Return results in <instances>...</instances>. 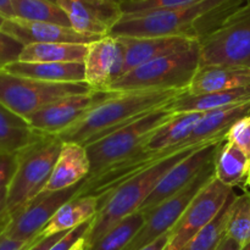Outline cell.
<instances>
[{"mask_svg": "<svg viewBox=\"0 0 250 250\" xmlns=\"http://www.w3.org/2000/svg\"><path fill=\"white\" fill-rule=\"evenodd\" d=\"M90 175V160L85 146L62 143L53 172L42 192H59L82 183Z\"/></svg>", "mask_w": 250, "mask_h": 250, "instance_id": "obj_18", "label": "cell"}, {"mask_svg": "<svg viewBox=\"0 0 250 250\" xmlns=\"http://www.w3.org/2000/svg\"><path fill=\"white\" fill-rule=\"evenodd\" d=\"M225 141L211 142L195 148L192 153L178 161L175 166L166 172V175L159 181L158 186L154 188L146 202L143 203L138 211L144 215L165 202L168 198L173 197L178 192L187 187L203 170L208 164L211 163L217 155L220 146Z\"/></svg>", "mask_w": 250, "mask_h": 250, "instance_id": "obj_12", "label": "cell"}, {"mask_svg": "<svg viewBox=\"0 0 250 250\" xmlns=\"http://www.w3.org/2000/svg\"><path fill=\"white\" fill-rule=\"evenodd\" d=\"M0 29L23 45L37 43L89 44L102 38L100 36L80 33L72 27L51 22L28 21L19 17L5 20Z\"/></svg>", "mask_w": 250, "mask_h": 250, "instance_id": "obj_16", "label": "cell"}, {"mask_svg": "<svg viewBox=\"0 0 250 250\" xmlns=\"http://www.w3.org/2000/svg\"><path fill=\"white\" fill-rule=\"evenodd\" d=\"M6 205H7V188H4V189H0V220L7 214Z\"/></svg>", "mask_w": 250, "mask_h": 250, "instance_id": "obj_41", "label": "cell"}, {"mask_svg": "<svg viewBox=\"0 0 250 250\" xmlns=\"http://www.w3.org/2000/svg\"><path fill=\"white\" fill-rule=\"evenodd\" d=\"M92 90L85 82H45L0 71V104L26 120L50 103Z\"/></svg>", "mask_w": 250, "mask_h": 250, "instance_id": "obj_7", "label": "cell"}, {"mask_svg": "<svg viewBox=\"0 0 250 250\" xmlns=\"http://www.w3.org/2000/svg\"><path fill=\"white\" fill-rule=\"evenodd\" d=\"M62 146L58 136L39 134L38 138L17 153V170L7 187L6 210L14 215L43 190L53 172Z\"/></svg>", "mask_w": 250, "mask_h": 250, "instance_id": "obj_4", "label": "cell"}, {"mask_svg": "<svg viewBox=\"0 0 250 250\" xmlns=\"http://www.w3.org/2000/svg\"><path fill=\"white\" fill-rule=\"evenodd\" d=\"M125 51L117 37H102L87 45L83 66L84 82L94 90L107 92L110 85L124 73Z\"/></svg>", "mask_w": 250, "mask_h": 250, "instance_id": "obj_14", "label": "cell"}, {"mask_svg": "<svg viewBox=\"0 0 250 250\" xmlns=\"http://www.w3.org/2000/svg\"><path fill=\"white\" fill-rule=\"evenodd\" d=\"M39 134L24 117L0 104V154L20 153L33 143Z\"/></svg>", "mask_w": 250, "mask_h": 250, "instance_id": "obj_25", "label": "cell"}, {"mask_svg": "<svg viewBox=\"0 0 250 250\" xmlns=\"http://www.w3.org/2000/svg\"><path fill=\"white\" fill-rule=\"evenodd\" d=\"M88 44L37 43L24 45L19 61L23 62H83Z\"/></svg>", "mask_w": 250, "mask_h": 250, "instance_id": "obj_26", "label": "cell"}, {"mask_svg": "<svg viewBox=\"0 0 250 250\" xmlns=\"http://www.w3.org/2000/svg\"><path fill=\"white\" fill-rule=\"evenodd\" d=\"M17 170V154H0V189L7 188Z\"/></svg>", "mask_w": 250, "mask_h": 250, "instance_id": "obj_34", "label": "cell"}, {"mask_svg": "<svg viewBox=\"0 0 250 250\" xmlns=\"http://www.w3.org/2000/svg\"><path fill=\"white\" fill-rule=\"evenodd\" d=\"M146 222V215L141 211L125 217L107 229L88 250H124L136 237Z\"/></svg>", "mask_w": 250, "mask_h": 250, "instance_id": "obj_27", "label": "cell"}, {"mask_svg": "<svg viewBox=\"0 0 250 250\" xmlns=\"http://www.w3.org/2000/svg\"><path fill=\"white\" fill-rule=\"evenodd\" d=\"M5 72L54 83L84 82L83 62H23L15 61Z\"/></svg>", "mask_w": 250, "mask_h": 250, "instance_id": "obj_22", "label": "cell"}, {"mask_svg": "<svg viewBox=\"0 0 250 250\" xmlns=\"http://www.w3.org/2000/svg\"><path fill=\"white\" fill-rule=\"evenodd\" d=\"M168 236H170V232L167 234H165V236L160 237L159 239H156V241H154L153 243L148 244L146 247L142 248L141 250H164L168 242Z\"/></svg>", "mask_w": 250, "mask_h": 250, "instance_id": "obj_38", "label": "cell"}, {"mask_svg": "<svg viewBox=\"0 0 250 250\" xmlns=\"http://www.w3.org/2000/svg\"><path fill=\"white\" fill-rule=\"evenodd\" d=\"M250 85V67L233 65H200L195 71L187 95H203Z\"/></svg>", "mask_w": 250, "mask_h": 250, "instance_id": "obj_19", "label": "cell"}, {"mask_svg": "<svg viewBox=\"0 0 250 250\" xmlns=\"http://www.w3.org/2000/svg\"><path fill=\"white\" fill-rule=\"evenodd\" d=\"M125 51L124 73L146 62L188 50L199 44L198 41L181 37H119Z\"/></svg>", "mask_w": 250, "mask_h": 250, "instance_id": "obj_17", "label": "cell"}, {"mask_svg": "<svg viewBox=\"0 0 250 250\" xmlns=\"http://www.w3.org/2000/svg\"><path fill=\"white\" fill-rule=\"evenodd\" d=\"M23 46V44L0 29V71L20 60Z\"/></svg>", "mask_w": 250, "mask_h": 250, "instance_id": "obj_32", "label": "cell"}, {"mask_svg": "<svg viewBox=\"0 0 250 250\" xmlns=\"http://www.w3.org/2000/svg\"><path fill=\"white\" fill-rule=\"evenodd\" d=\"M119 1H120V0H119Z\"/></svg>", "mask_w": 250, "mask_h": 250, "instance_id": "obj_47", "label": "cell"}, {"mask_svg": "<svg viewBox=\"0 0 250 250\" xmlns=\"http://www.w3.org/2000/svg\"><path fill=\"white\" fill-rule=\"evenodd\" d=\"M203 116L204 112L199 111L177 112L165 125L156 129L142 151L164 155L181 151L180 146L189 138Z\"/></svg>", "mask_w": 250, "mask_h": 250, "instance_id": "obj_20", "label": "cell"}, {"mask_svg": "<svg viewBox=\"0 0 250 250\" xmlns=\"http://www.w3.org/2000/svg\"><path fill=\"white\" fill-rule=\"evenodd\" d=\"M0 16L4 17L5 20L15 17L11 0H0Z\"/></svg>", "mask_w": 250, "mask_h": 250, "instance_id": "obj_39", "label": "cell"}, {"mask_svg": "<svg viewBox=\"0 0 250 250\" xmlns=\"http://www.w3.org/2000/svg\"><path fill=\"white\" fill-rule=\"evenodd\" d=\"M50 1H54V2H56V0H50Z\"/></svg>", "mask_w": 250, "mask_h": 250, "instance_id": "obj_46", "label": "cell"}, {"mask_svg": "<svg viewBox=\"0 0 250 250\" xmlns=\"http://www.w3.org/2000/svg\"><path fill=\"white\" fill-rule=\"evenodd\" d=\"M70 250H88V244L85 241V237H82L77 241V243L72 247Z\"/></svg>", "mask_w": 250, "mask_h": 250, "instance_id": "obj_43", "label": "cell"}, {"mask_svg": "<svg viewBox=\"0 0 250 250\" xmlns=\"http://www.w3.org/2000/svg\"><path fill=\"white\" fill-rule=\"evenodd\" d=\"M237 194H232L227 200L224 209L216 217L202 229L194 238L190 239L181 250H217L220 244L226 237L227 220H229V208Z\"/></svg>", "mask_w": 250, "mask_h": 250, "instance_id": "obj_29", "label": "cell"}, {"mask_svg": "<svg viewBox=\"0 0 250 250\" xmlns=\"http://www.w3.org/2000/svg\"><path fill=\"white\" fill-rule=\"evenodd\" d=\"M4 21H5L4 17L0 16V28H1V26H2V23H4Z\"/></svg>", "mask_w": 250, "mask_h": 250, "instance_id": "obj_45", "label": "cell"}, {"mask_svg": "<svg viewBox=\"0 0 250 250\" xmlns=\"http://www.w3.org/2000/svg\"><path fill=\"white\" fill-rule=\"evenodd\" d=\"M226 236L242 247L250 243V190L236 195L227 220Z\"/></svg>", "mask_w": 250, "mask_h": 250, "instance_id": "obj_30", "label": "cell"}, {"mask_svg": "<svg viewBox=\"0 0 250 250\" xmlns=\"http://www.w3.org/2000/svg\"><path fill=\"white\" fill-rule=\"evenodd\" d=\"M10 220H11V215H10L9 212H7V214L5 215V216L2 217L1 220H0V237L4 234L5 229H6V227H7V225H9Z\"/></svg>", "mask_w": 250, "mask_h": 250, "instance_id": "obj_42", "label": "cell"}, {"mask_svg": "<svg viewBox=\"0 0 250 250\" xmlns=\"http://www.w3.org/2000/svg\"><path fill=\"white\" fill-rule=\"evenodd\" d=\"M226 142L238 146L250 158V116L237 121L229 129Z\"/></svg>", "mask_w": 250, "mask_h": 250, "instance_id": "obj_33", "label": "cell"}, {"mask_svg": "<svg viewBox=\"0 0 250 250\" xmlns=\"http://www.w3.org/2000/svg\"><path fill=\"white\" fill-rule=\"evenodd\" d=\"M99 210V199L93 195L75 197L62 205L48 222L42 236L49 237L68 232L92 221Z\"/></svg>", "mask_w": 250, "mask_h": 250, "instance_id": "obj_23", "label": "cell"}, {"mask_svg": "<svg viewBox=\"0 0 250 250\" xmlns=\"http://www.w3.org/2000/svg\"><path fill=\"white\" fill-rule=\"evenodd\" d=\"M244 0H202L161 11L122 15L110 36L181 37L200 41L219 28Z\"/></svg>", "mask_w": 250, "mask_h": 250, "instance_id": "obj_1", "label": "cell"}, {"mask_svg": "<svg viewBox=\"0 0 250 250\" xmlns=\"http://www.w3.org/2000/svg\"><path fill=\"white\" fill-rule=\"evenodd\" d=\"M241 250H250V243L246 244V246L242 247V249H241Z\"/></svg>", "mask_w": 250, "mask_h": 250, "instance_id": "obj_44", "label": "cell"}, {"mask_svg": "<svg viewBox=\"0 0 250 250\" xmlns=\"http://www.w3.org/2000/svg\"><path fill=\"white\" fill-rule=\"evenodd\" d=\"M215 178L226 187L250 190V158L242 149L225 141L215 159Z\"/></svg>", "mask_w": 250, "mask_h": 250, "instance_id": "obj_21", "label": "cell"}, {"mask_svg": "<svg viewBox=\"0 0 250 250\" xmlns=\"http://www.w3.org/2000/svg\"><path fill=\"white\" fill-rule=\"evenodd\" d=\"M92 221L85 222V224L76 227L75 229H71L70 232H67L60 241L56 242L49 250H70L76 243H77L78 239L82 238V237H85V234L89 231Z\"/></svg>", "mask_w": 250, "mask_h": 250, "instance_id": "obj_35", "label": "cell"}, {"mask_svg": "<svg viewBox=\"0 0 250 250\" xmlns=\"http://www.w3.org/2000/svg\"><path fill=\"white\" fill-rule=\"evenodd\" d=\"M242 246L239 243H237L234 239L229 238V237H225V239L222 241V243L220 244L219 249L217 250H241Z\"/></svg>", "mask_w": 250, "mask_h": 250, "instance_id": "obj_40", "label": "cell"}, {"mask_svg": "<svg viewBox=\"0 0 250 250\" xmlns=\"http://www.w3.org/2000/svg\"><path fill=\"white\" fill-rule=\"evenodd\" d=\"M233 189L212 178L192 200L182 216L170 231L164 250H181L224 209Z\"/></svg>", "mask_w": 250, "mask_h": 250, "instance_id": "obj_10", "label": "cell"}, {"mask_svg": "<svg viewBox=\"0 0 250 250\" xmlns=\"http://www.w3.org/2000/svg\"><path fill=\"white\" fill-rule=\"evenodd\" d=\"M200 65L250 67V0L200 41Z\"/></svg>", "mask_w": 250, "mask_h": 250, "instance_id": "obj_8", "label": "cell"}, {"mask_svg": "<svg viewBox=\"0 0 250 250\" xmlns=\"http://www.w3.org/2000/svg\"><path fill=\"white\" fill-rule=\"evenodd\" d=\"M170 104L154 110L146 116L139 117L112 132L109 136L85 146L90 160L89 176L98 175L143 150L146 143L156 129L160 128L175 115Z\"/></svg>", "mask_w": 250, "mask_h": 250, "instance_id": "obj_5", "label": "cell"}, {"mask_svg": "<svg viewBox=\"0 0 250 250\" xmlns=\"http://www.w3.org/2000/svg\"><path fill=\"white\" fill-rule=\"evenodd\" d=\"M11 5L15 17L19 19L71 27L70 20L63 10L50 0H11Z\"/></svg>", "mask_w": 250, "mask_h": 250, "instance_id": "obj_28", "label": "cell"}, {"mask_svg": "<svg viewBox=\"0 0 250 250\" xmlns=\"http://www.w3.org/2000/svg\"><path fill=\"white\" fill-rule=\"evenodd\" d=\"M187 90L137 89L109 92L77 122L58 134L62 143H93L149 112L166 106Z\"/></svg>", "mask_w": 250, "mask_h": 250, "instance_id": "obj_2", "label": "cell"}, {"mask_svg": "<svg viewBox=\"0 0 250 250\" xmlns=\"http://www.w3.org/2000/svg\"><path fill=\"white\" fill-rule=\"evenodd\" d=\"M109 92L92 90L85 94L71 95L50 103L27 119L34 131L43 134L58 136L77 122Z\"/></svg>", "mask_w": 250, "mask_h": 250, "instance_id": "obj_13", "label": "cell"}, {"mask_svg": "<svg viewBox=\"0 0 250 250\" xmlns=\"http://www.w3.org/2000/svg\"><path fill=\"white\" fill-rule=\"evenodd\" d=\"M70 232V231H68ZM67 232H63V233H59L55 234V236H49V237H43L41 236V238L27 250H49L54 244L56 243L58 241H60Z\"/></svg>", "mask_w": 250, "mask_h": 250, "instance_id": "obj_37", "label": "cell"}, {"mask_svg": "<svg viewBox=\"0 0 250 250\" xmlns=\"http://www.w3.org/2000/svg\"><path fill=\"white\" fill-rule=\"evenodd\" d=\"M80 185L59 192H41L34 199L11 215L4 236L27 242L41 236L44 227L65 203L75 198Z\"/></svg>", "mask_w": 250, "mask_h": 250, "instance_id": "obj_11", "label": "cell"}, {"mask_svg": "<svg viewBox=\"0 0 250 250\" xmlns=\"http://www.w3.org/2000/svg\"><path fill=\"white\" fill-rule=\"evenodd\" d=\"M41 236L32 239V241L21 242V241H14V239H10L2 234V236L0 237V250H27L28 248H31V247L33 246L39 238H41Z\"/></svg>", "mask_w": 250, "mask_h": 250, "instance_id": "obj_36", "label": "cell"}, {"mask_svg": "<svg viewBox=\"0 0 250 250\" xmlns=\"http://www.w3.org/2000/svg\"><path fill=\"white\" fill-rule=\"evenodd\" d=\"M208 144V143H207ZM204 146V144H203ZM195 148L177 151L167 158L163 159L151 167L142 171L134 177L122 183L121 186L107 194L99 203V210L93 219L90 229L85 234L88 247L97 242L105 232L125 217L138 211L146 198L150 195L159 181L166 175L172 166L192 153Z\"/></svg>", "mask_w": 250, "mask_h": 250, "instance_id": "obj_3", "label": "cell"}, {"mask_svg": "<svg viewBox=\"0 0 250 250\" xmlns=\"http://www.w3.org/2000/svg\"><path fill=\"white\" fill-rule=\"evenodd\" d=\"M216 159V158H215ZM215 159L181 192L168 198L146 215V222L131 243L124 250H141L175 227L180 217L198 193L215 177Z\"/></svg>", "mask_w": 250, "mask_h": 250, "instance_id": "obj_9", "label": "cell"}, {"mask_svg": "<svg viewBox=\"0 0 250 250\" xmlns=\"http://www.w3.org/2000/svg\"><path fill=\"white\" fill-rule=\"evenodd\" d=\"M202 0H120L124 15L161 11L195 4Z\"/></svg>", "mask_w": 250, "mask_h": 250, "instance_id": "obj_31", "label": "cell"}, {"mask_svg": "<svg viewBox=\"0 0 250 250\" xmlns=\"http://www.w3.org/2000/svg\"><path fill=\"white\" fill-rule=\"evenodd\" d=\"M200 66V46L163 56L128 71L117 78L107 92L137 89L187 90Z\"/></svg>", "mask_w": 250, "mask_h": 250, "instance_id": "obj_6", "label": "cell"}, {"mask_svg": "<svg viewBox=\"0 0 250 250\" xmlns=\"http://www.w3.org/2000/svg\"><path fill=\"white\" fill-rule=\"evenodd\" d=\"M75 31L104 37L121 20L119 0H56Z\"/></svg>", "mask_w": 250, "mask_h": 250, "instance_id": "obj_15", "label": "cell"}, {"mask_svg": "<svg viewBox=\"0 0 250 250\" xmlns=\"http://www.w3.org/2000/svg\"><path fill=\"white\" fill-rule=\"evenodd\" d=\"M247 102H250V85L203 95H187L183 93L171 103L170 107L175 114L188 111L207 112Z\"/></svg>", "mask_w": 250, "mask_h": 250, "instance_id": "obj_24", "label": "cell"}]
</instances>
